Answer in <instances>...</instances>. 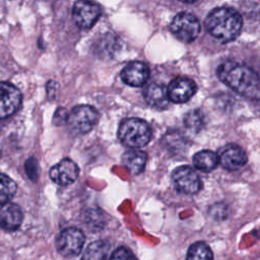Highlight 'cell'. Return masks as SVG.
<instances>
[{
    "label": "cell",
    "mask_w": 260,
    "mask_h": 260,
    "mask_svg": "<svg viewBox=\"0 0 260 260\" xmlns=\"http://www.w3.org/2000/svg\"><path fill=\"white\" fill-rule=\"evenodd\" d=\"M216 73L218 78L237 93L253 100L259 98V77L250 67L235 61H226L217 67Z\"/></svg>",
    "instance_id": "1"
},
{
    "label": "cell",
    "mask_w": 260,
    "mask_h": 260,
    "mask_svg": "<svg viewBox=\"0 0 260 260\" xmlns=\"http://www.w3.org/2000/svg\"><path fill=\"white\" fill-rule=\"evenodd\" d=\"M242 16L233 8L218 7L213 9L205 18L208 32L221 43L235 40L242 29Z\"/></svg>",
    "instance_id": "2"
},
{
    "label": "cell",
    "mask_w": 260,
    "mask_h": 260,
    "mask_svg": "<svg viewBox=\"0 0 260 260\" xmlns=\"http://www.w3.org/2000/svg\"><path fill=\"white\" fill-rule=\"evenodd\" d=\"M118 136L123 145L130 148H139L149 142L151 129L144 120L129 118L121 123Z\"/></svg>",
    "instance_id": "3"
},
{
    "label": "cell",
    "mask_w": 260,
    "mask_h": 260,
    "mask_svg": "<svg viewBox=\"0 0 260 260\" xmlns=\"http://www.w3.org/2000/svg\"><path fill=\"white\" fill-rule=\"evenodd\" d=\"M99 114L94 108L87 105H79L72 109L67 115V125L74 134H85L89 132L98 121Z\"/></svg>",
    "instance_id": "4"
},
{
    "label": "cell",
    "mask_w": 260,
    "mask_h": 260,
    "mask_svg": "<svg viewBox=\"0 0 260 260\" xmlns=\"http://www.w3.org/2000/svg\"><path fill=\"white\" fill-rule=\"evenodd\" d=\"M170 28L179 40L190 43L200 32V22L196 16L188 12L178 13L172 20Z\"/></svg>",
    "instance_id": "5"
},
{
    "label": "cell",
    "mask_w": 260,
    "mask_h": 260,
    "mask_svg": "<svg viewBox=\"0 0 260 260\" xmlns=\"http://www.w3.org/2000/svg\"><path fill=\"white\" fill-rule=\"evenodd\" d=\"M84 241L85 237L79 229L67 228L57 237L56 248L65 257H75L81 252Z\"/></svg>",
    "instance_id": "6"
},
{
    "label": "cell",
    "mask_w": 260,
    "mask_h": 260,
    "mask_svg": "<svg viewBox=\"0 0 260 260\" xmlns=\"http://www.w3.org/2000/svg\"><path fill=\"white\" fill-rule=\"evenodd\" d=\"M101 7L89 0H77L73 5L72 17L77 26L81 28L91 27L101 16Z\"/></svg>",
    "instance_id": "7"
},
{
    "label": "cell",
    "mask_w": 260,
    "mask_h": 260,
    "mask_svg": "<svg viewBox=\"0 0 260 260\" xmlns=\"http://www.w3.org/2000/svg\"><path fill=\"white\" fill-rule=\"evenodd\" d=\"M21 100V92L15 85L9 82H0V120L6 119L17 112Z\"/></svg>",
    "instance_id": "8"
},
{
    "label": "cell",
    "mask_w": 260,
    "mask_h": 260,
    "mask_svg": "<svg viewBox=\"0 0 260 260\" xmlns=\"http://www.w3.org/2000/svg\"><path fill=\"white\" fill-rule=\"evenodd\" d=\"M172 180L176 188L185 194L198 193L202 187L199 176L188 166L175 169L172 174Z\"/></svg>",
    "instance_id": "9"
},
{
    "label": "cell",
    "mask_w": 260,
    "mask_h": 260,
    "mask_svg": "<svg viewBox=\"0 0 260 260\" xmlns=\"http://www.w3.org/2000/svg\"><path fill=\"white\" fill-rule=\"evenodd\" d=\"M195 82L187 77H177L171 81L167 91L169 100L176 104H183L189 101L196 92Z\"/></svg>",
    "instance_id": "10"
},
{
    "label": "cell",
    "mask_w": 260,
    "mask_h": 260,
    "mask_svg": "<svg viewBox=\"0 0 260 260\" xmlns=\"http://www.w3.org/2000/svg\"><path fill=\"white\" fill-rule=\"evenodd\" d=\"M218 162L222 168L229 171L239 170L247 162V154L237 144H226L219 149Z\"/></svg>",
    "instance_id": "11"
},
{
    "label": "cell",
    "mask_w": 260,
    "mask_h": 260,
    "mask_svg": "<svg viewBox=\"0 0 260 260\" xmlns=\"http://www.w3.org/2000/svg\"><path fill=\"white\" fill-rule=\"evenodd\" d=\"M49 174L52 181H54L56 184L60 186H68L76 181L79 174V169L73 160L64 158L53 166Z\"/></svg>",
    "instance_id": "12"
},
{
    "label": "cell",
    "mask_w": 260,
    "mask_h": 260,
    "mask_svg": "<svg viewBox=\"0 0 260 260\" xmlns=\"http://www.w3.org/2000/svg\"><path fill=\"white\" fill-rule=\"evenodd\" d=\"M149 77L148 66L141 61L128 63L121 71L122 80L131 86H142Z\"/></svg>",
    "instance_id": "13"
},
{
    "label": "cell",
    "mask_w": 260,
    "mask_h": 260,
    "mask_svg": "<svg viewBox=\"0 0 260 260\" xmlns=\"http://www.w3.org/2000/svg\"><path fill=\"white\" fill-rule=\"evenodd\" d=\"M23 215L20 207L11 202H5L0 204V228L13 232L16 231L22 222Z\"/></svg>",
    "instance_id": "14"
},
{
    "label": "cell",
    "mask_w": 260,
    "mask_h": 260,
    "mask_svg": "<svg viewBox=\"0 0 260 260\" xmlns=\"http://www.w3.org/2000/svg\"><path fill=\"white\" fill-rule=\"evenodd\" d=\"M143 96L147 105L159 110L167 108L170 101L167 87L160 83L148 84L143 91Z\"/></svg>",
    "instance_id": "15"
},
{
    "label": "cell",
    "mask_w": 260,
    "mask_h": 260,
    "mask_svg": "<svg viewBox=\"0 0 260 260\" xmlns=\"http://www.w3.org/2000/svg\"><path fill=\"white\" fill-rule=\"evenodd\" d=\"M147 155L144 151L132 148L122 155V162L132 175H139L145 167Z\"/></svg>",
    "instance_id": "16"
},
{
    "label": "cell",
    "mask_w": 260,
    "mask_h": 260,
    "mask_svg": "<svg viewBox=\"0 0 260 260\" xmlns=\"http://www.w3.org/2000/svg\"><path fill=\"white\" fill-rule=\"evenodd\" d=\"M111 245L106 241H94L85 249L81 260H110Z\"/></svg>",
    "instance_id": "17"
},
{
    "label": "cell",
    "mask_w": 260,
    "mask_h": 260,
    "mask_svg": "<svg viewBox=\"0 0 260 260\" xmlns=\"http://www.w3.org/2000/svg\"><path fill=\"white\" fill-rule=\"evenodd\" d=\"M193 165L197 170L204 173H209L218 165L217 154L210 150L198 151L193 156Z\"/></svg>",
    "instance_id": "18"
},
{
    "label": "cell",
    "mask_w": 260,
    "mask_h": 260,
    "mask_svg": "<svg viewBox=\"0 0 260 260\" xmlns=\"http://www.w3.org/2000/svg\"><path fill=\"white\" fill-rule=\"evenodd\" d=\"M212 252L209 246L203 242H196L190 246L186 260H212Z\"/></svg>",
    "instance_id": "19"
},
{
    "label": "cell",
    "mask_w": 260,
    "mask_h": 260,
    "mask_svg": "<svg viewBox=\"0 0 260 260\" xmlns=\"http://www.w3.org/2000/svg\"><path fill=\"white\" fill-rule=\"evenodd\" d=\"M16 192L15 182L8 176L0 173V204L8 202Z\"/></svg>",
    "instance_id": "20"
},
{
    "label": "cell",
    "mask_w": 260,
    "mask_h": 260,
    "mask_svg": "<svg viewBox=\"0 0 260 260\" xmlns=\"http://www.w3.org/2000/svg\"><path fill=\"white\" fill-rule=\"evenodd\" d=\"M184 125L187 129L198 132L204 125V116L199 110H192L184 117Z\"/></svg>",
    "instance_id": "21"
},
{
    "label": "cell",
    "mask_w": 260,
    "mask_h": 260,
    "mask_svg": "<svg viewBox=\"0 0 260 260\" xmlns=\"http://www.w3.org/2000/svg\"><path fill=\"white\" fill-rule=\"evenodd\" d=\"M24 170L25 173L27 175V177L36 182L38 180L39 177V172H40V168H39V162L35 157H29L25 164H24Z\"/></svg>",
    "instance_id": "22"
},
{
    "label": "cell",
    "mask_w": 260,
    "mask_h": 260,
    "mask_svg": "<svg viewBox=\"0 0 260 260\" xmlns=\"http://www.w3.org/2000/svg\"><path fill=\"white\" fill-rule=\"evenodd\" d=\"M110 260H137L134 254L126 247L117 248L110 258Z\"/></svg>",
    "instance_id": "23"
},
{
    "label": "cell",
    "mask_w": 260,
    "mask_h": 260,
    "mask_svg": "<svg viewBox=\"0 0 260 260\" xmlns=\"http://www.w3.org/2000/svg\"><path fill=\"white\" fill-rule=\"evenodd\" d=\"M183 2H187V3H191V2H194L195 0H181Z\"/></svg>",
    "instance_id": "24"
},
{
    "label": "cell",
    "mask_w": 260,
    "mask_h": 260,
    "mask_svg": "<svg viewBox=\"0 0 260 260\" xmlns=\"http://www.w3.org/2000/svg\"><path fill=\"white\" fill-rule=\"evenodd\" d=\"M1 155H2V149H1V147H0V157H1Z\"/></svg>",
    "instance_id": "25"
}]
</instances>
